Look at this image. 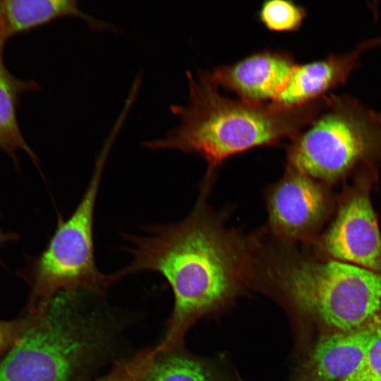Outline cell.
I'll list each match as a JSON object with an SVG mask.
<instances>
[{"instance_id":"cell-1","label":"cell","mask_w":381,"mask_h":381,"mask_svg":"<svg viewBox=\"0 0 381 381\" xmlns=\"http://www.w3.org/2000/svg\"><path fill=\"white\" fill-rule=\"evenodd\" d=\"M211 182H203L191 213L171 224L122 234L129 242V264L114 273L116 280L137 272L162 275L174 296L162 351L183 345L189 329L202 318L223 310L246 289L253 264V236H245L225 224L222 214L207 204Z\"/></svg>"},{"instance_id":"cell-2","label":"cell","mask_w":381,"mask_h":381,"mask_svg":"<svg viewBox=\"0 0 381 381\" xmlns=\"http://www.w3.org/2000/svg\"><path fill=\"white\" fill-rule=\"evenodd\" d=\"M249 288L286 311L297 353L312 332L317 339L381 326V273L313 256L267 233L255 243Z\"/></svg>"},{"instance_id":"cell-3","label":"cell","mask_w":381,"mask_h":381,"mask_svg":"<svg viewBox=\"0 0 381 381\" xmlns=\"http://www.w3.org/2000/svg\"><path fill=\"white\" fill-rule=\"evenodd\" d=\"M190 102L174 107L181 116L179 126L159 139L145 141L150 150H177L194 152L207 162L205 178L229 157L249 149L291 140L322 110L318 100L298 108L256 104L222 95L210 75L194 78L188 73Z\"/></svg>"},{"instance_id":"cell-4","label":"cell","mask_w":381,"mask_h":381,"mask_svg":"<svg viewBox=\"0 0 381 381\" xmlns=\"http://www.w3.org/2000/svg\"><path fill=\"white\" fill-rule=\"evenodd\" d=\"M80 298L59 294L0 361V381H75L105 353L110 332Z\"/></svg>"},{"instance_id":"cell-5","label":"cell","mask_w":381,"mask_h":381,"mask_svg":"<svg viewBox=\"0 0 381 381\" xmlns=\"http://www.w3.org/2000/svg\"><path fill=\"white\" fill-rule=\"evenodd\" d=\"M114 140L107 139L97 158L94 170L80 202L71 216L58 215L56 229L46 248L27 260L21 276L30 289L28 311L46 306L55 296L71 297L82 294L103 295L115 282L106 275L95 260L94 212L99 183Z\"/></svg>"},{"instance_id":"cell-6","label":"cell","mask_w":381,"mask_h":381,"mask_svg":"<svg viewBox=\"0 0 381 381\" xmlns=\"http://www.w3.org/2000/svg\"><path fill=\"white\" fill-rule=\"evenodd\" d=\"M325 102L324 111L291 140L286 167L330 183L381 152V114L348 95Z\"/></svg>"},{"instance_id":"cell-7","label":"cell","mask_w":381,"mask_h":381,"mask_svg":"<svg viewBox=\"0 0 381 381\" xmlns=\"http://www.w3.org/2000/svg\"><path fill=\"white\" fill-rule=\"evenodd\" d=\"M267 231L279 241L313 243L331 207L322 183L286 167L283 176L266 191Z\"/></svg>"},{"instance_id":"cell-8","label":"cell","mask_w":381,"mask_h":381,"mask_svg":"<svg viewBox=\"0 0 381 381\" xmlns=\"http://www.w3.org/2000/svg\"><path fill=\"white\" fill-rule=\"evenodd\" d=\"M370 181L361 178L345 194L318 243L324 257L381 273V234L370 201Z\"/></svg>"},{"instance_id":"cell-9","label":"cell","mask_w":381,"mask_h":381,"mask_svg":"<svg viewBox=\"0 0 381 381\" xmlns=\"http://www.w3.org/2000/svg\"><path fill=\"white\" fill-rule=\"evenodd\" d=\"M381 336V326L317 338L302 353L289 381H339L353 373Z\"/></svg>"},{"instance_id":"cell-10","label":"cell","mask_w":381,"mask_h":381,"mask_svg":"<svg viewBox=\"0 0 381 381\" xmlns=\"http://www.w3.org/2000/svg\"><path fill=\"white\" fill-rule=\"evenodd\" d=\"M296 64L285 54L270 51L250 55L210 75L217 84L236 93L246 102H272L284 89Z\"/></svg>"},{"instance_id":"cell-11","label":"cell","mask_w":381,"mask_h":381,"mask_svg":"<svg viewBox=\"0 0 381 381\" xmlns=\"http://www.w3.org/2000/svg\"><path fill=\"white\" fill-rule=\"evenodd\" d=\"M361 52L303 64H295L282 91L271 102L284 108H298L318 101L329 90L344 83L357 64Z\"/></svg>"},{"instance_id":"cell-12","label":"cell","mask_w":381,"mask_h":381,"mask_svg":"<svg viewBox=\"0 0 381 381\" xmlns=\"http://www.w3.org/2000/svg\"><path fill=\"white\" fill-rule=\"evenodd\" d=\"M75 17L92 29L115 30V27L80 8L75 0H0V40L48 24L56 19Z\"/></svg>"},{"instance_id":"cell-13","label":"cell","mask_w":381,"mask_h":381,"mask_svg":"<svg viewBox=\"0 0 381 381\" xmlns=\"http://www.w3.org/2000/svg\"><path fill=\"white\" fill-rule=\"evenodd\" d=\"M143 381H243L229 357L197 356L183 345L165 351L154 348Z\"/></svg>"},{"instance_id":"cell-14","label":"cell","mask_w":381,"mask_h":381,"mask_svg":"<svg viewBox=\"0 0 381 381\" xmlns=\"http://www.w3.org/2000/svg\"><path fill=\"white\" fill-rule=\"evenodd\" d=\"M4 42L0 40V150L18 166L16 153L22 150L37 165L38 158L28 145L20 128L18 112L21 97L40 90L33 80L21 79L12 74L4 61Z\"/></svg>"},{"instance_id":"cell-15","label":"cell","mask_w":381,"mask_h":381,"mask_svg":"<svg viewBox=\"0 0 381 381\" xmlns=\"http://www.w3.org/2000/svg\"><path fill=\"white\" fill-rule=\"evenodd\" d=\"M306 16L305 10L291 1H266L258 13L260 22L270 30L291 32L298 30Z\"/></svg>"},{"instance_id":"cell-16","label":"cell","mask_w":381,"mask_h":381,"mask_svg":"<svg viewBox=\"0 0 381 381\" xmlns=\"http://www.w3.org/2000/svg\"><path fill=\"white\" fill-rule=\"evenodd\" d=\"M153 349H144L126 361L116 362L110 372L95 381H143Z\"/></svg>"},{"instance_id":"cell-17","label":"cell","mask_w":381,"mask_h":381,"mask_svg":"<svg viewBox=\"0 0 381 381\" xmlns=\"http://www.w3.org/2000/svg\"><path fill=\"white\" fill-rule=\"evenodd\" d=\"M339 381H381V336L370 346L356 369Z\"/></svg>"},{"instance_id":"cell-18","label":"cell","mask_w":381,"mask_h":381,"mask_svg":"<svg viewBox=\"0 0 381 381\" xmlns=\"http://www.w3.org/2000/svg\"><path fill=\"white\" fill-rule=\"evenodd\" d=\"M33 320V313L28 312L23 318L0 321V358L19 341Z\"/></svg>"},{"instance_id":"cell-19","label":"cell","mask_w":381,"mask_h":381,"mask_svg":"<svg viewBox=\"0 0 381 381\" xmlns=\"http://www.w3.org/2000/svg\"><path fill=\"white\" fill-rule=\"evenodd\" d=\"M18 239V235L13 232H6L0 227V246L9 243L13 242Z\"/></svg>"},{"instance_id":"cell-20","label":"cell","mask_w":381,"mask_h":381,"mask_svg":"<svg viewBox=\"0 0 381 381\" xmlns=\"http://www.w3.org/2000/svg\"><path fill=\"white\" fill-rule=\"evenodd\" d=\"M373 43L375 47H381V35L377 36L373 39Z\"/></svg>"}]
</instances>
